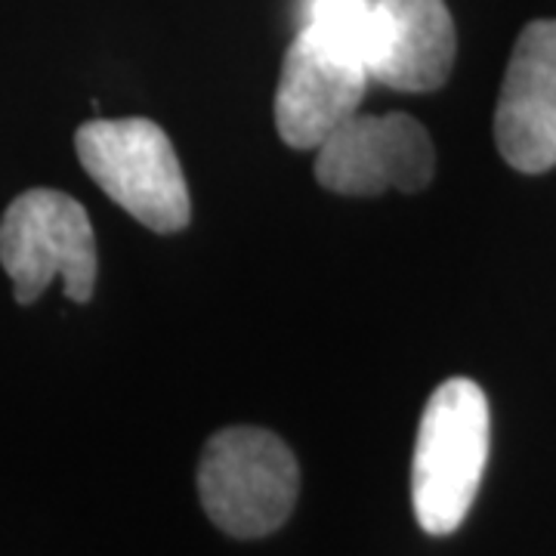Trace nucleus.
Returning a JSON list of instances; mask_svg holds the SVG:
<instances>
[{
    "label": "nucleus",
    "mask_w": 556,
    "mask_h": 556,
    "mask_svg": "<svg viewBox=\"0 0 556 556\" xmlns=\"http://www.w3.org/2000/svg\"><path fill=\"white\" fill-rule=\"evenodd\" d=\"M489 399L470 378L439 383L417 427L412 504L427 535H452L477 501L489 464Z\"/></svg>",
    "instance_id": "nucleus-1"
},
{
    "label": "nucleus",
    "mask_w": 556,
    "mask_h": 556,
    "mask_svg": "<svg viewBox=\"0 0 556 556\" xmlns=\"http://www.w3.org/2000/svg\"><path fill=\"white\" fill-rule=\"evenodd\" d=\"M298 495V457L285 439L260 427H229L207 439L199 460V497L219 532L273 535L291 517Z\"/></svg>",
    "instance_id": "nucleus-2"
},
{
    "label": "nucleus",
    "mask_w": 556,
    "mask_h": 556,
    "mask_svg": "<svg viewBox=\"0 0 556 556\" xmlns=\"http://www.w3.org/2000/svg\"><path fill=\"white\" fill-rule=\"evenodd\" d=\"M75 149L93 182L146 229L170 236L189 226V186L174 142L155 121H90L78 127Z\"/></svg>",
    "instance_id": "nucleus-3"
},
{
    "label": "nucleus",
    "mask_w": 556,
    "mask_h": 556,
    "mask_svg": "<svg viewBox=\"0 0 556 556\" xmlns=\"http://www.w3.org/2000/svg\"><path fill=\"white\" fill-rule=\"evenodd\" d=\"M0 266L20 303H35L53 278H62L75 303L93 298L97 239L87 211L56 189H28L0 219Z\"/></svg>",
    "instance_id": "nucleus-4"
},
{
    "label": "nucleus",
    "mask_w": 556,
    "mask_h": 556,
    "mask_svg": "<svg viewBox=\"0 0 556 556\" xmlns=\"http://www.w3.org/2000/svg\"><path fill=\"white\" fill-rule=\"evenodd\" d=\"M316 179L334 195L420 192L437 174V149L412 115H353L316 149Z\"/></svg>",
    "instance_id": "nucleus-5"
},
{
    "label": "nucleus",
    "mask_w": 556,
    "mask_h": 556,
    "mask_svg": "<svg viewBox=\"0 0 556 556\" xmlns=\"http://www.w3.org/2000/svg\"><path fill=\"white\" fill-rule=\"evenodd\" d=\"M365 62L300 28L281 62L276 90L278 137L291 149H318L340 124L358 115L368 87Z\"/></svg>",
    "instance_id": "nucleus-6"
},
{
    "label": "nucleus",
    "mask_w": 556,
    "mask_h": 556,
    "mask_svg": "<svg viewBox=\"0 0 556 556\" xmlns=\"http://www.w3.org/2000/svg\"><path fill=\"white\" fill-rule=\"evenodd\" d=\"M495 139L514 170L556 167V20L522 28L497 97Z\"/></svg>",
    "instance_id": "nucleus-7"
},
{
    "label": "nucleus",
    "mask_w": 556,
    "mask_h": 556,
    "mask_svg": "<svg viewBox=\"0 0 556 556\" xmlns=\"http://www.w3.org/2000/svg\"><path fill=\"white\" fill-rule=\"evenodd\" d=\"M457 35L445 0H375L365 50L368 78L399 93L439 90L455 65Z\"/></svg>",
    "instance_id": "nucleus-8"
},
{
    "label": "nucleus",
    "mask_w": 556,
    "mask_h": 556,
    "mask_svg": "<svg viewBox=\"0 0 556 556\" xmlns=\"http://www.w3.org/2000/svg\"><path fill=\"white\" fill-rule=\"evenodd\" d=\"M371 3L375 0H303L300 16L303 28H313L318 38L365 62L371 38Z\"/></svg>",
    "instance_id": "nucleus-9"
}]
</instances>
